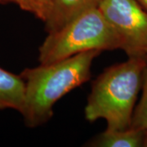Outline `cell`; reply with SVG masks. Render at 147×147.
<instances>
[{
	"mask_svg": "<svg viewBox=\"0 0 147 147\" xmlns=\"http://www.w3.org/2000/svg\"><path fill=\"white\" fill-rule=\"evenodd\" d=\"M138 3L142 6L143 9L147 12V0H137Z\"/></svg>",
	"mask_w": 147,
	"mask_h": 147,
	"instance_id": "cell-10",
	"label": "cell"
},
{
	"mask_svg": "<svg viewBox=\"0 0 147 147\" xmlns=\"http://www.w3.org/2000/svg\"><path fill=\"white\" fill-rule=\"evenodd\" d=\"M146 65L145 57H133L105 69L92 83L84 110L86 119H103L109 130L129 128Z\"/></svg>",
	"mask_w": 147,
	"mask_h": 147,
	"instance_id": "cell-2",
	"label": "cell"
},
{
	"mask_svg": "<svg viewBox=\"0 0 147 147\" xmlns=\"http://www.w3.org/2000/svg\"><path fill=\"white\" fill-rule=\"evenodd\" d=\"M101 0H53L51 13L45 22V30L53 33L65 26L75 17L90 8L96 7Z\"/></svg>",
	"mask_w": 147,
	"mask_h": 147,
	"instance_id": "cell-5",
	"label": "cell"
},
{
	"mask_svg": "<svg viewBox=\"0 0 147 147\" xmlns=\"http://www.w3.org/2000/svg\"><path fill=\"white\" fill-rule=\"evenodd\" d=\"M120 48L119 37L96 7L57 31L48 33L38 49V61L40 65H48L88 51Z\"/></svg>",
	"mask_w": 147,
	"mask_h": 147,
	"instance_id": "cell-3",
	"label": "cell"
},
{
	"mask_svg": "<svg viewBox=\"0 0 147 147\" xmlns=\"http://www.w3.org/2000/svg\"><path fill=\"white\" fill-rule=\"evenodd\" d=\"M13 3L39 20L46 22L51 13L53 0H3V3Z\"/></svg>",
	"mask_w": 147,
	"mask_h": 147,
	"instance_id": "cell-8",
	"label": "cell"
},
{
	"mask_svg": "<svg viewBox=\"0 0 147 147\" xmlns=\"http://www.w3.org/2000/svg\"><path fill=\"white\" fill-rule=\"evenodd\" d=\"M101 51L92 50L57 62L24 69L25 100L21 115L30 127L46 123L53 106L62 96L91 78L92 64Z\"/></svg>",
	"mask_w": 147,
	"mask_h": 147,
	"instance_id": "cell-1",
	"label": "cell"
},
{
	"mask_svg": "<svg viewBox=\"0 0 147 147\" xmlns=\"http://www.w3.org/2000/svg\"><path fill=\"white\" fill-rule=\"evenodd\" d=\"M25 100V83L21 75L0 68V110L13 109L21 113Z\"/></svg>",
	"mask_w": 147,
	"mask_h": 147,
	"instance_id": "cell-6",
	"label": "cell"
},
{
	"mask_svg": "<svg viewBox=\"0 0 147 147\" xmlns=\"http://www.w3.org/2000/svg\"><path fill=\"white\" fill-rule=\"evenodd\" d=\"M146 131L129 127L124 130H109L93 138L89 145L96 147H140L143 146Z\"/></svg>",
	"mask_w": 147,
	"mask_h": 147,
	"instance_id": "cell-7",
	"label": "cell"
},
{
	"mask_svg": "<svg viewBox=\"0 0 147 147\" xmlns=\"http://www.w3.org/2000/svg\"><path fill=\"white\" fill-rule=\"evenodd\" d=\"M143 146L147 147V131H146L145 137H144V142H143Z\"/></svg>",
	"mask_w": 147,
	"mask_h": 147,
	"instance_id": "cell-11",
	"label": "cell"
},
{
	"mask_svg": "<svg viewBox=\"0 0 147 147\" xmlns=\"http://www.w3.org/2000/svg\"><path fill=\"white\" fill-rule=\"evenodd\" d=\"M0 3H3V0H0Z\"/></svg>",
	"mask_w": 147,
	"mask_h": 147,
	"instance_id": "cell-12",
	"label": "cell"
},
{
	"mask_svg": "<svg viewBox=\"0 0 147 147\" xmlns=\"http://www.w3.org/2000/svg\"><path fill=\"white\" fill-rule=\"evenodd\" d=\"M142 94L140 102L134 109L131 127L147 131V65L142 75Z\"/></svg>",
	"mask_w": 147,
	"mask_h": 147,
	"instance_id": "cell-9",
	"label": "cell"
},
{
	"mask_svg": "<svg viewBox=\"0 0 147 147\" xmlns=\"http://www.w3.org/2000/svg\"><path fill=\"white\" fill-rule=\"evenodd\" d=\"M146 60H147V52L146 53Z\"/></svg>",
	"mask_w": 147,
	"mask_h": 147,
	"instance_id": "cell-13",
	"label": "cell"
},
{
	"mask_svg": "<svg viewBox=\"0 0 147 147\" xmlns=\"http://www.w3.org/2000/svg\"><path fill=\"white\" fill-rule=\"evenodd\" d=\"M97 7L109 22L128 57L147 52V12L137 0H101Z\"/></svg>",
	"mask_w": 147,
	"mask_h": 147,
	"instance_id": "cell-4",
	"label": "cell"
}]
</instances>
